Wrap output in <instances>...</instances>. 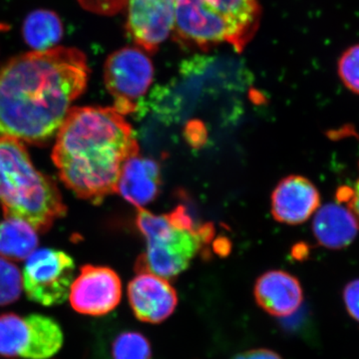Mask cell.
Wrapping results in <instances>:
<instances>
[{"instance_id":"6da1fadb","label":"cell","mask_w":359,"mask_h":359,"mask_svg":"<svg viewBox=\"0 0 359 359\" xmlns=\"http://www.w3.org/2000/svg\"><path fill=\"white\" fill-rule=\"evenodd\" d=\"M90 69L83 52L54 47L0 65V135L43 145L57 134L84 93Z\"/></svg>"},{"instance_id":"7a4b0ae2","label":"cell","mask_w":359,"mask_h":359,"mask_svg":"<svg viewBox=\"0 0 359 359\" xmlns=\"http://www.w3.org/2000/svg\"><path fill=\"white\" fill-rule=\"evenodd\" d=\"M139 154L131 125L114 108H71L52 151L59 178L78 198L99 205L118 191L123 165Z\"/></svg>"},{"instance_id":"3957f363","label":"cell","mask_w":359,"mask_h":359,"mask_svg":"<svg viewBox=\"0 0 359 359\" xmlns=\"http://www.w3.org/2000/svg\"><path fill=\"white\" fill-rule=\"evenodd\" d=\"M0 205L4 218L23 219L41 233L67 212L55 182L34 167L22 142L13 137L0 136Z\"/></svg>"},{"instance_id":"277c9868","label":"cell","mask_w":359,"mask_h":359,"mask_svg":"<svg viewBox=\"0 0 359 359\" xmlns=\"http://www.w3.org/2000/svg\"><path fill=\"white\" fill-rule=\"evenodd\" d=\"M261 20L257 0H176L177 40L193 48L230 44L244 50Z\"/></svg>"},{"instance_id":"5b68a950","label":"cell","mask_w":359,"mask_h":359,"mask_svg":"<svg viewBox=\"0 0 359 359\" xmlns=\"http://www.w3.org/2000/svg\"><path fill=\"white\" fill-rule=\"evenodd\" d=\"M136 223L147 243L145 252L137 261L136 271L166 280L188 269L214 236L212 224L196 226L183 207L166 215H155L141 208Z\"/></svg>"},{"instance_id":"8992f818","label":"cell","mask_w":359,"mask_h":359,"mask_svg":"<svg viewBox=\"0 0 359 359\" xmlns=\"http://www.w3.org/2000/svg\"><path fill=\"white\" fill-rule=\"evenodd\" d=\"M154 77L151 59L138 47L113 52L104 66V82L114 99V109L125 116L136 112Z\"/></svg>"},{"instance_id":"52a82bcc","label":"cell","mask_w":359,"mask_h":359,"mask_svg":"<svg viewBox=\"0 0 359 359\" xmlns=\"http://www.w3.org/2000/svg\"><path fill=\"white\" fill-rule=\"evenodd\" d=\"M74 259L62 250L40 249L27 257L23 287L28 299L43 306L63 304L74 278Z\"/></svg>"},{"instance_id":"ba28073f","label":"cell","mask_w":359,"mask_h":359,"mask_svg":"<svg viewBox=\"0 0 359 359\" xmlns=\"http://www.w3.org/2000/svg\"><path fill=\"white\" fill-rule=\"evenodd\" d=\"M122 283L112 269L86 264L70 287L71 306L77 313L101 316L120 304Z\"/></svg>"},{"instance_id":"9c48e42d","label":"cell","mask_w":359,"mask_h":359,"mask_svg":"<svg viewBox=\"0 0 359 359\" xmlns=\"http://www.w3.org/2000/svg\"><path fill=\"white\" fill-rule=\"evenodd\" d=\"M126 27L135 43L155 52L173 32L176 0H127Z\"/></svg>"},{"instance_id":"30bf717a","label":"cell","mask_w":359,"mask_h":359,"mask_svg":"<svg viewBox=\"0 0 359 359\" xmlns=\"http://www.w3.org/2000/svg\"><path fill=\"white\" fill-rule=\"evenodd\" d=\"M128 299L135 316L148 323L166 320L178 304V295L171 283L147 271H140L130 282Z\"/></svg>"},{"instance_id":"8fae6325","label":"cell","mask_w":359,"mask_h":359,"mask_svg":"<svg viewBox=\"0 0 359 359\" xmlns=\"http://www.w3.org/2000/svg\"><path fill=\"white\" fill-rule=\"evenodd\" d=\"M320 205V195L309 179L290 176L282 180L271 196V212L280 223L299 224L308 221Z\"/></svg>"},{"instance_id":"7c38bea8","label":"cell","mask_w":359,"mask_h":359,"mask_svg":"<svg viewBox=\"0 0 359 359\" xmlns=\"http://www.w3.org/2000/svg\"><path fill=\"white\" fill-rule=\"evenodd\" d=\"M257 304L276 318L294 313L304 299L302 285L295 276L283 271H271L257 278L255 285Z\"/></svg>"},{"instance_id":"4fadbf2b","label":"cell","mask_w":359,"mask_h":359,"mask_svg":"<svg viewBox=\"0 0 359 359\" xmlns=\"http://www.w3.org/2000/svg\"><path fill=\"white\" fill-rule=\"evenodd\" d=\"M161 185L159 164L137 154L123 165L117 192L130 204L141 209L157 198Z\"/></svg>"},{"instance_id":"5bb4252c","label":"cell","mask_w":359,"mask_h":359,"mask_svg":"<svg viewBox=\"0 0 359 359\" xmlns=\"http://www.w3.org/2000/svg\"><path fill=\"white\" fill-rule=\"evenodd\" d=\"M313 231L318 244L323 247L344 249L355 240L359 224L346 205L327 204L316 212Z\"/></svg>"},{"instance_id":"9a60e30c","label":"cell","mask_w":359,"mask_h":359,"mask_svg":"<svg viewBox=\"0 0 359 359\" xmlns=\"http://www.w3.org/2000/svg\"><path fill=\"white\" fill-rule=\"evenodd\" d=\"M29 327V341L22 358L47 359L55 355L63 346L62 330L50 316L33 313L25 318Z\"/></svg>"},{"instance_id":"2e32d148","label":"cell","mask_w":359,"mask_h":359,"mask_svg":"<svg viewBox=\"0 0 359 359\" xmlns=\"http://www.w3.org/2000/svg\"><path fill=\"white\" fill-rule=\"evenodd\" d=\"M63 23L51 11L37 9L28 14L23 23L22 34L25 43L34 51L54 48L62 39Z\"/></svg>"},{"instance_id":"e0dca14e","label":"cell","mask_w":359,"mask_h":359,"mask_svg":"<svg viewBox=\"0 0 359 359\" xmlns=\"http://www.w3.org/2000/svg\"><path fill=\"white\" fill-rule=\"evenodd\" d=\"M37 245L36 230L27 222L6 218L0 223V256L23 261L35 252Z\"/></svg>"},{"instance_id":"ac0fdd59","label":"cell","mask_w":359,"mask_h":359,"mask_svg":"<svg viewBox=\"0 0 359 359\" xmlns=\"http://www.w3.org/2000/svg\"><path fill=\"white\" fill-rule=\"evenodd\" d=\"M29 341L25 318L13 313L0 314V356L22 358Z\"/></svg>"},{"instance_id":"d6986e66","label":"cell","mask_w":359,"mask_h":359,"mask_svg":"<svg viewBox=\"0 0 359 359\" xmlns=\"http://www.w3.org/2000/svg\"><path fill=\"white\" fill-rule=\"evenodd\" d=\"M151 354L150 342L139 332H122L113 341V359H151Z\"/></svg>"},{"instance_id":"ffe728a7","label":"cell","mask_w":359,"mask_h":359,"mask_svg":"<svg viewBox=\"0 0 359 359\" xmlns=\"http://www.w3.org/2000/svg\"><path fill=\"white\" fill-rule=\"evenodd\" d=\"M21 292L22 278L20 269L11 262L0 257V306L18 301Z\"/></svg>"},{"instance_id":"44dd1931","label":"cell","mask_w":359,"mask_h":359,"mask_svg":"<svg viewBox=\"0 0 359 359\" xmlns=\"http://www.w3.org/2000/svg\"><path fill=\"white\" fill-rule=\"evenodd\" d=\"M337 74L346 88L359 95V43L342 52L337 61Z\"/></svg>"},{"instance_id":"7402d4cb","label":"cell","mask_w":359,"mask_h":359,"mask_svg":"<svg viewBox=\"0 0 359 359\" xmlns=\"http://www.w3.org/2000/svg\"><path fill=\"white\" fill-rule=\"evenodd\" d=\"M80 6L99 15H114L126 6L127 0H77Z\"/></svg>"},{"instance_id":"603a6c76","label":"cell","mask_w":359,"mask_h":359,"mask_svg":"<svg viewBox=\"0 0 359 359\" xmlns=\"http://www.w3.org/2000/svg\"><path fill=\"white\" fill-rule=\"evenodd\" d=\"M337 201L346 205L359 224V177L353 187L344 186L337 191Z\"/></svg>"},{"instance_id":"cb8c5ba5","label":"cell","mask_w":359,"mask_h":359,"mask_svg":"<svg viewBox=\"0 0 359 359\" xmlns=\"http://www.w3.org/2000/svg\"><path fill=\"white\" fill-rule=\"evenodd\" d=\"M344 299L347 313L359 323V280H354L346 285Z\"/></svg>"},{"instance_id":"d4e9b609","label":"cell","mask_w":359,"mask_h":359,"mask_svg":"<svg viewBox=\"0 0 359 359\" xmlns=\"http://www.w3.org/2000/svg\"><path fill=\"white\" fill-rule=\"evenodd\" d=\"M233 359H282V358L269 349H254V351L238 354Z\"/></svg>"},{"instance_id":"484cf974","label":"cell","mask_w":359,"mask_h":359,"mask_svg":"<svg viewBox=\"0 0 359 359\" xmlns=\"http://www.w3.org/2000/svg\"><path fill=\"white\" fill-rule=\"evenodd\" d=\"M9 29V26L6 23H0V32H7Z\"/></svg>"}]
</instances>
